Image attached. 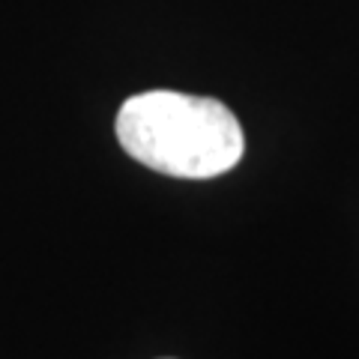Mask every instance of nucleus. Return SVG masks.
Returning <instances> with one entry per match:
<instances>
[{
	"label": "nucleus",
	"instance_id": "obj_1",
	"mask_svg": "<svg viewBox=\"0 0 359 359\" xmlns=\"http://www.w3.org/2000/svg\"><path fill=\"white\" fill-rule=\"evenodd\" d=\"M114 132L135 162L183 180L228 174L245 150L243 126L228 105L177 90L129 96L117 111Z\"/></svg>",
	"mask_w": 359,
	"mask_h": 359
}]
</instances>
